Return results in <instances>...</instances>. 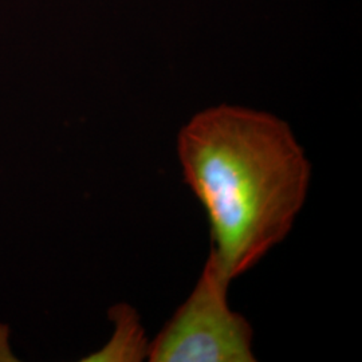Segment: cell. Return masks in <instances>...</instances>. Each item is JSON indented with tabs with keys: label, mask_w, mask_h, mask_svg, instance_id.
I'll return each mask as SVG.
<instances>
[{
	"label": "cell",
	"mask_w": 362,
	"mask_h": 362,
	"mask_svg": "<svg viewBox=\"0 0 362 362\" xmlns=\"http://www.w3.org/2000/svg\"><path fill=\"white\" fill-rule=\"evenodd\" d=\"M176 149L207 214L209 255L233 282L291 231L308 197L310 161L285 119L239 105L197 112Z\"/></svg>",
	"instance_id": "6da1fadb"
},
{
	"label": "cell",
	"mask_w": 362,
	"mask_h": 362,
	"mask_svg": "<svg viewBox=\"0 0 362 362\" xmlns=\"http://www.w3.org/2000/svg\"><path fill=\"white\" fill-rule=\"evenodd\" d=\"M110 314L116 322L115 336L104 349L85 361H141L148 357L149 345L137 313L127 305H118Z\"/></svg>",
	"instance_id": "3957f363"
},
{
	"label": "cell",
	"mask_w": 362,
	"mask_h": 362,
	"mask_svg": "<svg viewBox=\"0 0 362 362\" xmlns=\"http://www.w3.org/2000/svg\"><path fill=\"white\" fill-rule=\"evenodd\" d=\"M7 329L0 326V361H15L7 344Z\"/></svg>",
	"instance_id": "277c9868"
},
{
	"label": "cell",
	"mask_w": 362,
	"mask_h": 362,
	"mask_svg": "<svg viewBox=\"0 0 362 362\" xmlns=\"http://www.w3.org/2000/svg\"><path fill=\"white\" fill-rule=\"evenodd\" d=\"M231 281L208 255L192 293L149 345L152 362H254L252 327L228 303Z\"/></svg>",
	"instance_id": "7a4b0ae2"
}]
</instances>
